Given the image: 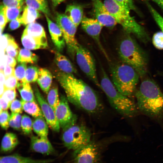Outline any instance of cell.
<instances>
[{
	"mask_svg": "<svg viewBox=\"0 0 163 163\" xmlns=\"http://www.w3.org/2000/svg\"><path fill=\"white\" fill-rule=\"evenodd\" d=\"M62 139L64 145L74 150L85 146L91 142V133L86 126L76 124L63 130Z\"/></svg>",
	"mask_w": 163,
	"mask_h": 163,
	"instance_id": "52a82bcc",
	"label": "cell"
},
{
	"mask_svg": "<svg viewBox=\"0 0 163 163\" xmlns=\"http://www.w3.org/2000/svg\"><path fill=\"white\" fill-rule=\"evenodd\" d=\"M95 19L103 26L112 28L117 24L101 0H91Z\"/></svg>",
	"mask_w": 163,
	"mask_h": 163,
	"instance_id": "4fadbf2b",
	"label": "cell"
},
{
	"mask_svg": "<svg viewBox=\"0 0 163 163\" xmlns=\"http://www.w3.org/2000/svg\"><path fill=\"white\" fill-rule=\"evenodd\" d=\"M0 20L1 32L2 33L8 22L5 13V7L3 4L0 6Z\"/></svg>",
	"mask_w": 163,
	"mask_h": 163,
	"instance_id": "7bdbcfd3",
	"label": "cell"
},
{
	"mask_svg": "<svg viewBox=\"0 0 163 163\" xmlns=\"http://www.w3.org/2000/svg\"><path fill=\"white\" fill-rule=\"evenodd\" d=\"M56 21L62 32L68 52L73 59L75 56L76 50L79 44L75 38L77 27L64 14L57 13Z\"/></svg>",
	"mask_w": 163,
	"mask_h": 163,
	"instance_id": "ba28073f",
	"label": "cell"
},
{
	"mask_svg": "<svg viewBox=\"0 0 163 163\" xmlns=\"http://www.w3.org/2000/svg\"><path fill=\"white\" fill-rule=\"evenodd\" d=\"M52 80V75L46 69L40 68L37 82L41 89L46 93H48Z\"/></svg>",
	"mask_w": 163,
	"mask_h": 163,
	"instance_id": "44dd1931",
	"label": "cell"
},
{
	"mask_svg": "<svg viewBox=\"0 0 163 163\" xmlns=\"http://www.w3.org/2000/svg\"><path fill=\"white\" fill-rule=\"evenodd\" d=\"M33 122L28 116L24 114L22 116L21 122V128L26 134H30L32 129Z\"/></svg>",
	"mask_w": 163,
	"mask_h": 163,
	"instance_id": "d590c367",
	"label": "cell"
},
{
	"mask_svg": "<svg viewBox=\"0 0 163 163\" xmlns=\"http://www.w3.org/2000/svg\"><path fill=\"white\" fill-rule=\"evenodd\" d=\"M112 82L117 89L127 97L134 93L139 75L132 67L122 62L112 68Z\"/></svg>",
	"mask_w": 163,
	"mask_h": 163,
	"instance_id": "8992f818",
	"label": "cell"
},
{
	"mask_svg": "<svg viewBox=\"0 0 163 163\" xmlns=\"http://www.w3.org/2000/svg\"><path fill=\"white\" fill-rule=\"evenodd\" d=\"M84 30L96 42L104 54L107 56L100 42V37L103 26L96 19L84 16L81 23Z\"/></svg>",
	"mask_w": 163,
	"mask_h": 163,
	"instance_id": "5bb4252c",
	"label": "cell"
},
{
	"mask_svg": "<svg viewBox=\"0 0 163 163\" xmlns=\"http://www.w3.org/2000/svg\"><path fill=\"white\" fill-rule=\"evenodd\" d=\"M16 96L15 89H9L5 90L3 94L0 97L11 104L12 101L16 99Z\"/></svg>",
	"mask_w": 163,
	"mask_h": 163,
	"instance_id": "60d3db41",
	"label": "cell"
},
{
	"mask_svg": "<svg viewBox=\"0 0 163 163\" xmlns=\"http://www.w3.org/2000/svg\"><path fill=\"white\" fill-rule=\"evenodd\" d=\"M11 104L4 99L2 97L0 98V112L2 110H7L10 108Z\"/></svg>",
	"mask_w": 163,
	"mask_h": 163,
	"instance_id": "681fc988",
	"label": "cell"
},
{
	"mask_svg": "<svg viewBox=\"0 0 163 163\" xmlns=\"http://www.w3.org/2000/svg\"><path fill=\"white\" fill-rule=\"evenodd\" d=\"M39 69L37 67L31 66L27 68L25 75V79L27 82L30 83L37 81Z\"/></svg>",
	"mask_w": 163,
	"mask_h": 163,
	"instance_id": "1f68e13d",
	"label": "cell"
},
{
	"mask_svg": "<svg viewBox=\"0 0 163 163\" xmlns=\"http://www.w3.org/2000/svg\"><path fill=\"white\" fill-rule=\"evenodd\" d=\"M30 148L34 151L43 154L53 153L55 149L48 138L32 136L30 139Z\"/></svg>",
	"mask_w": 163,
	"mask_h": 163,
	"instance_id": "2e32d148",
	"label": "cell"
},
{
	"mask_svg": "<svg viewBox=\"0 0 163 163\" xmlns=\"http://www.w3.org/2000/svg\"><path fill=\"white\" fill-rule=\"evenodd\" d=\"M19 144L16 135L12 133H7L3 137L1 143V150L4 152L12 151Z\"/></svg>",
	"mask_w": 163,
	"mask_h": 163,
	"instance_id": "7402d4cb",
	"label": "cell"
},
{
	"mask_svg": "<svg viewBox=\"0 0 163 163\" xmlns=\"http://www.w3.org/2000/svg\"><path fill=\"white\" fill-rule=\"evenodd\" d=\"M10 115L7 110H2L0 112V124L2 128L7 129L9 126Z\"/></svg>",
	"mask_w": 163,
	"mask_h": 163,
	"instance_id": "8d00e7d4",
	"label": "cell"
},
{
	"mask_svg": "<svg viewBox=\"0 0 163 163\" xmlns=\"http://www.w3.org/2000/svg\"><path fill=\"white\" fill-rule=\"evenodd\" d=\"M34 91L36 100L39 104L44 117L48 125L53 131L59 132L60 127L54 110L45 99L36 85L34 87Z\"/></svg>",
	"mask_w": 163,
	"mask_h": 163,
	"instance_id": "7c38bea8",
	"label": "cell"
},
{
	"mask_svg": "<svg viewBox=\"0 0 163 163\" xmlns=\"http://www.w3.org/2000/svg\"><path fill=\"white\" fill-rule=\"evenodd\" d=\"M51 159H35L14 154L1 157L0 163H49Z\"/></svg>",
	"mask_w": 163,
	"mask_h": 163,
	"instance_id": "ac0fdd59",
	"label": "cell"
},
{
	"mask_svg": "<svg viewBox=\"0 0 163 163\" xmlns=\"http://www.w3.org/2000/svg\"><path fill=\"white\" fill-rule=\"evenodd\" d=\"M68 102L66 97L62 95L55 110L56 118L62 130L76 124L77 120V116L71 111Z\"/></svg>",
	"mask_w": 163,
	"mask_h": 163,
	"instance_id": "8fae6325",
	"label": "cell"
},
{
	"mask_svg": "<svg viewBox=\"0 0 163 163\" xmlns=\"http://www.w3.org/2000/svg\"><path fill=\"white\" fill-rule=\"evenodd\" d=\"M152 42L156 48L163 50V32L161 31L155 33L152 37Z\"/></svg>",
	"mask_w": 163,
	"mask_h": 163,
	"instance_id": "74e56055",
	"label": "cell"
},
{
	"mask_svg": "<svg viewBox=\"0 0 163 163\" xmlns=\"http://www.w3.org/2000/svg\"><path fill=\"white\" fill-rule=\"evenodd\" d=\"M25 2L27 6L42 12L49 17L50 16V11L46 0H25Z\"/></svg>",
	"mask_w": 163,
	"mask_h": 163,
	"instance_id": "4316f807",
	"label": "cell"
},
{
	"mask_svg": "<svg viewBox=\"0 0 163 163\" xmlns=\"http://www.w3.org/2000/svg\"><path fill=\"white\" fill-rule=\"evenodd\" d=\"M135 97L138 108L142 113L153 118H163V93L154 81L143 80Z\"/></svg>",
	"mask_w": 163,
	"mask_h": 163,
	"instance_id": "7a4b0ae2",
	"label": "cell"
},
{
	"mask_svg": "<svg viewBox=\"0 0 163 163\" xmlns=\"http://www.w3.org/2000/svg\"><path fill=\"white\" fill-rule=\"evenodd\" d=\"M5 60L6 65L9 66L14 67L16 64L15 59L7 54L5 55Z\"/></svg>",
	"mask_w": 163,
	"mask_h": 163,
	"instance_id": "7dc6e473",
	"label": "cell"
},
{
	"mask_svg": "<svg viewBox=\"0 0 163 163\" xmlns=\"http://www.w3.org/2000/svg\"><path fill=\"white\" fill-rule=\"evenodd\" d=\"M22 100L26 101L35 102L37 101L30 83L18 82L17 87Z\"/></svg>",
	"mask_w": 163,
	"mask_h": 163,
	"instance_id": "cb8c5ba5",
	"label": "cell"
},
{
	"mask_svg": "<svg viewBox=\"0 0 163 163\" xmlns=\"http://www.w3.org/2000/svg\"><path fill=\"white\" fill-rule=\"evenodd\" d=\"M38 59V57L35 54L26 48L20 50L17 59L19 63H31L36 62Z\"/></svg>",
	"mask_w": 163,
	"mask_h": 163,
	"instance_id": "f1b7e54d",
	"label": "cell"
},
{
	"mask_svg": "<svg viewBox=\"0 0 163 163\" xmlns=\"http://www.w3.org/2000/svg\"><path fill=\"white\" fill-rule=\"evenodd\" d=\"M27 63H20L14 70V75L18 82H26L25 79L26 71L27 69Z\"/></svg>",
	"mask_w": 163,
	"mask_h": 163,
	"instance_id": "836d02e7",
	"label": "cell"
},
{
	"mask_svg": "<svg viewBox=\"0 0 163 163\" xmlns=\"http://www.w3.org/2000/svg\"><path fill=\"white\" fill-rule=\"evenodd\" d=\"M83 13L82 7L74 4L67 6L65 14L78 27L83 19Z\"/></svg>",
	"mask_w": 163,
	"mask_h": 163,
	"instance_id": "ffe728a7",
	"label": "cell"
},
{
	"mask_svg": "<svg viewBox=\"0 0 163 163\" xmlns=\"http://www.w3.org/2000/svg\"><path fill=\"white\" fill-rule=\"evenodd\" d=\"M11 36V35L8 34H4L2 35V47L5 50L8 45V40Z\"/></svg>",
	"mask_w": 163,
	"mask_h": 163,
	"instance_id": "f907efd6",
	"label": "cell"
},
{
	"mask_svg": "<svg viewBox=\"0 0 163 163\" xmlns=\"http://www.w3.org/2000/svg\"></svg>",
	"mask_w": 163,
	"mask_h": 163,
	"instance_id": "11a10c76",
	"label": "cell"
},
{
	"mask_svg": "<svg viewBox=\"0 0 163 163\" xmlns=\"http://www.w3.org/2000/svg\"><path fill=\"white\" fill-rule=\"evenodd\" d=\"M53 5L56 6L65 0H51Z\"/></svg>",
	"mask_w": 163,
	"mask_h": 163,
	"instance_id": "db71d44e",
	"label": "cell"
},
{
	"mask_svg": "<svg viewBox=\"0 0 163 163\" xmlns=\"http://www.w3.org/2000/svg\"><path fill=\"white\" fill-rule=\"evenodd\" d=\"M56 77L64 89L69 102L90 113L100 111L102 105L95 91L82 80L73 74L56 72Z\"/></svg>",
	"mask_w": 163,
	"mask_h": 163,
	"instance_id": "6da1fadb",
	"label": "cell"
},
{
	"mask_svg": "<svg viewBox=\"0 0 163 163\" xmlns=\"http://www.w3.org/2000/svg\"><path fill=\"white\" fill-rule=\"evenodd\" d=\"M14 67L6 65L4 68V73L5 78H7L12 75H14Z\"/></svg>",
	"mask_w": 163,
	"mask_h": 163,
	"instance_id": "c3c4849f",
	"label": "cell"
},
{
	"mask_svg": "<svg viewBox=\"0 0 163 163\" xmlns=\"http://www.w3.org/2000/svg\"><path fill=\"white\" fill-rule=\"evenodd\" d=\"M101 156L98 146L91 141L87 145L74 150L73 163H99Z\"/></svg>",
	"mask_w": 163,
	"mask_h": 163,
	"instance_id": "30bf717a",
	"label": "cell"
},
{
	"mask_svg": "<svg viewBox=\"0 0 163 163\" xmlns=\"http://www.w3.org/2000/svg\"><path fill=\"white\" fill-rule=\"evenodd\" d=\"M41 16L40 11L27 6L25 7L21 16L22 24L27 25L33 22Z\"/></svg>",
	"mask_w": 163,
	"mask_h": 163,
	"instance_id": "d4e9b609",
	"label": "cell"
},
{
	"mask_svg": "<svg viewBox=\"0 0 163 163\" xmlns=\"http://www.w3.org/2000/svg\"><path fill=\"white\" fill-rule=\"evenodd\" d=\"M75 56L77 63L81 70L101 88L96 73L95 61L90 51L79 44L76 50Z\"/></svg>",
	"mask_w": 163,
	"mask_h": 163,
	"instance_id": "9c48e42d",
	"label": "cell"
},
{
	"mask_svg": "<svg viewBox=\"0 0 163 163\" xmlns=\"http://www.w3.org/2000/svg\"><path fill=\"white\" fill-rule=\"evenodd\" d=\"M55 61L60 70L66 73L75 74L77 71L72 62L59 52L55 53Z\"/></svg>",
	"mask_w": 163,
	"mask_h": 163,
	"instance_id": "d6986e66",
	"label": "cell"
},
{
	"mask_svg": "<svg viewBox=\"0 0 163 163\" xmlns=\"http://www.w3.org/2000/svg\"><path fill=\"white\" fill-rule=\"evenodd\" d=\"M21 16L20 15L16 18L10 21L8 29L10 30H13L19 28L22 24Z\"/></svg>",
	"mask_w": 163,
	"mask_h": 163,
	"instance_id": "bcb514c9",
	"label": "cell"
},
{
	"mask_svg": "<svg viewBox=\"0 0 163 163\" xmlns=\"http://www.w3.org/2000/svg\"><path fill=\"white\" fill-rule=\"evenodd\" d=\"M102 72L101 88L106 95L111 106L123 116L129 117L135 116L139 110L137 106L128 97L117 89L103 69Z\"/></svg>",
	"mask_w": 163,
	"mask_h": 163,
	"instance_id": "3957f363",
	"label": "cell"
},
{
	"mask_svg": "<svg viewBox=\"0 0 163 163\" xmlns=\"http://www.w3.org/2000/svg\"><path fill=\"white\" fill-rule=\"evenodd\" d=\"M45 15L52 41L57 50L62 51L66 44L62 32L57 24L52 21L48 16Z\"/></svg>",
	"mask_w": 163,
	"mask_h": 163,
	"instance_id": "9a60e30c",
	"label": "cell"
},
{
	"mask_svg": "<svg viewBox=\"0 0 163 163\" xmlns=\"http://www.w3.org/2000/svg\"><path fill=\"white\" fill-rule=\"evenodd\" d=\"M47 94V102L55 111L59 102L57 88L52 87Z\"/></svg>",
	"mask_w": 163,
	"mask_h": 163,
	"instance_id": "f546056e",
	"label": "cell"
},
{
	"mask_svg": "<svg viewBox=\"0 0 163 163\" xmlns=\"http://www.w3.org/2000/svg\"><path fill=\"white\" fill-rule=\"evenodd\" d=\"M43 116L35 118L33 121L32 129L34 132L40 137L48 138V124Z\"/></svg>",
	"mask_w": 163,
	"mask_h": 163,
	"instance_id": "603a6c76",
	"label": "cell"
},
{
	"mask_svg": "<svg viewBox=\"0 0 163 163\" xmlns=\"http://www.w3.org/2000/svg\"><path fill=\"white\" fill-rule=\"evenodd\" d=\"M10 108L11 113H21L23 110L21 101L17 99L11 103Z\"/></svg>",
	"mask_w": 163,
	"mask_h": 163,
	"instance_id": "b9f144b4",
	"label": "cell"
},
{
	"mask_svg": "<svg viewBox=\"0 0 163 163\" xmlns=\"http://www.w3.org/2000/svg\"><path fill=\"white\" fill-rule=\"evenodd\" d=\"M22 117L21 113H11L9 120V126L14 129L19 130L21 128Z\"/></svg>",
	"mask_w": 163,
	"mask_h": 163,
	"instance_id": "e575fe53",
	"label": "cell"
},
{
	"mask_svg": "<svg viewBox=\"0 0 163 163\" xmlns=\"http://www.w3.org/2000/svg\"><path fill=\"white\" fill-rule=\"evenodd\" d=\"M156 3L163 9V0H152Z\"/></svg>",
	"mask_w": 163,
	"mask_h": 163,
	"instance_id": "f5cc1de1",
	"label": "cell"
},
{
	"mask_svg": "<svg viewBox=\"0 0 163 163\" xmlns=\"http://www.w3.org/2000/svg\"><path fill=\"white\" fill-rule=\"evenodd\" d=\"M0 96L3 94L5 90L4 82L5 80L4 72L0 70Z\"/></svg>",
	"mask_w": 163,
	"mask_h": 163,
	"instance_id": "816d5d0a",
	"label": "cell"
},
{
	"mask_svg": "<svg viewBox=\"0 0 163 163\" xmlns=\"http://www.w3.org/2000/svg\"><path fill=\"white\" fill-rule=\"evenodd\" d=\"M24 32L48 47L45 30L43 26L39 24L34 22L28 24Z\"/></svg>",
	"mask_w": 163,
	"mask_h": 163,
	"instance_id": "e0dca14e",
	"label": "cell"
},
{
	"mask_svg": "<svg viewBox=\"0 0 163 163\" xmlns=\"http://www.w3.org/2000/svg\"><path fill=\"white\" fill-rule=\"evenodd\" d=\"M104 5L117 23L128 34H132L144 42L149 40L143 27L138 24L129 13V11L114 0H104Z\"/></svg>",
	"mask_w": 163,
	"mask_h": 163,
	"instance_id": "5b68a950",
	"label": "cell"
},
{
	"mask_svg": "<svg viewBox=\"0 0 163 163\" xmlns=\"http://www.w3.org/2000/svg\"><path fill=\"white\" fill-rule=\"evenodd\" d=\"M118 54L122 62L132 67L139 76H143L146 73L147 59L146 54L129 35L120 41Z\"/></svg>",
	"mask_w": 163,
	"mask_h": 163,
	"instance_id": "277c9868",
	"label": "cell"
},
{
	"mask_svg": "<svg viewBox=\"0 0 163 163\" xmlns=\"http://www.w3.org/2000/svg\"><path fill=\"white\" fill-rule=\"evenodd\" d=\"M21 41L24 47L29 50L45 49L47 47L24 32L22 35Z\"/></svg>",
	"mask_w": 163,
	"mask_h": 163,
	"instance_id": "484cf974",
	"label": "cell"
},
{
	"mask_svg": "<svg viewBox=\"0 0 163 163\" xmlns=\"http://www.w3.org/2000/svg\"><path fill=\"white\" fill-rule=\"evenodd\" d=\"M18 80L14 75H12L5 78L4 82L5 90L14 89L17 87Z\"/></svg>",
	"mask_w": 163,
	"mask_h": 163,
	"instance_id": "f35d334b",
	"label": "cell"
},
{
	"mask_svg": "<svg viewBox=\"0 0 163 163\" xmlns=\"http://www.w3.org/2000/svg\"><path fill=\"white\" fill-rule=\"evenodd\" d=\"M129 11L135 9L133 0H114Z\"/></svg>",
	"mask_w": 163,
	"mask_h": 163,
	"instance_id": "ee69618b",
	"label": "cell"
},
{
	"mask_svg": "<svg viewBox=\"0 0 163 163\" xmlns=\"http://www.w3.org/2000/svg\"><path fill=\"white\" fill-rule=\"evenodd\" d=\"M148 5L155 21L163 32V18L150 5Z\"/></svg>",
	"mask_w": 163,
	"mask_h": 163,
	"instance_id": "ab89813d",
	"label": "cell"
},
{
	"mask_svg": "<svg viewBox=\"0 0 163 163\" xmlns=\"http://www.w3.org/2000/svg\"><path fill=\"white\" fill-rule=\"evenodd\" d=\"M23 10V5L18 7H6L5 13L8 22L11 21L20 15Z\"/></svg>",
	"mask_w": 163,
	"mask_h": 163,
	"instance_id": "d6a6232c",
	"label": "cell"
},
{
	"mask_svg": "<svg viewBox=\"0 0 163 163\" xmlns=\"http://www.w3.org/2000/svg\"><path fill=\"white\" fill-rule=\"evenodd\" d=\"M24 0H3V5L6 7H18L23 5Z\"/></svg>",
	"mask_w": 163,
	"mask_h": 163,
	"instance_id": "f6af8a7d",
	"label": "cell"
},
{
	"mask_svg": "<svg viewBox=\"0 0 163 163\" xmlns=\"http://www.w3.org/2000/svg\"><path fill=\"white\" fill-rule=\"evenodd\" d=\"M5 51L7 54L17 59L19 52V48L14 39L11 36Z\"/></svg>",
	"mask_w": 163,
	"mask_h": 163,
	"instance_id": "4dcf8cb0",
	"label": "cell"
},
{
	"mask_svg": "<svg viewBox=\"0 0 163 163\" xmlns=\"http://www.w3.org/2000/svg\"><path fill=\"white\" fill-rule=\"evenodd\" d=\"M21 101L23 110L26 113L35 118L41 116H43L41 109L38 107L37 102L26 101L22 99Z\"/></svg>",
	"mask_w": 163,
	"mask_h": 163,
	"instance_id": "83f0119b",
	"label": "cell"
}]
</instances>
